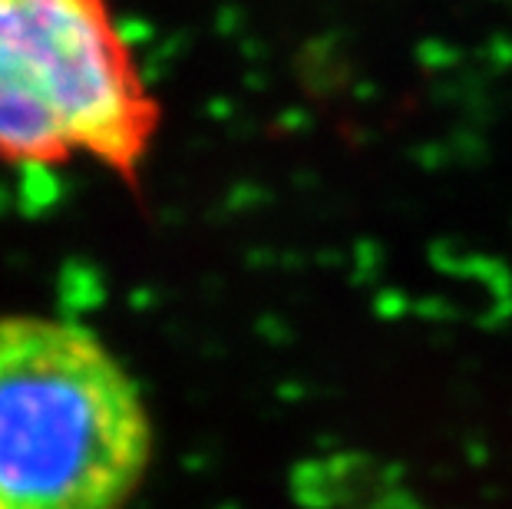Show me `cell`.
Here are the masks:
<instances>
[{
	"label": "cell",
	"instance_id": "obj_1",
	"mask_svg": "<svg viewBox=\"0 0 512 509\" xmlns=\"http://www.w3.org/2000/svg\"><path fill=\"white\" fill-rule=\"evenodd\" d=\"M149 460L146 404L96 334L0 318V509H126Z\"/></svg>",
	"mask_w": 512,
	"mask_h": 509
},
{
	"label": "cell",
	"instance_id": "obj_2",
	"mask_svg": "<svg viewBox=\"0 0 512 509\" xmlns=\"http://www.w3.org/2000/svg\"><path fill=\"white\" fill-rule=\"evenodd\" d=\"M149 106L103 0H0V159L129 166Z\"/></svg>",
	"mask_w": 512,
	"mask_h": 509
}]
</instances>
